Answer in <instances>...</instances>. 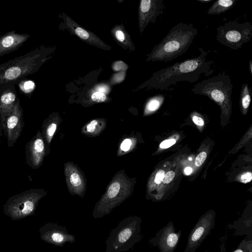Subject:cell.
<instances>
[{"mask_svg": "<svg viewBox=\"0 0 252 252\" xmlns=\"http://www.w3.org/2000/svg\"><path fill=\"white\" fill-rule=\"evenodd\" d=\"M249 66L250 72L252 75V60H250L249 61Z\"/></svg>", "mask_w": 252, "mask_h": 252, "instance_id": "obj_38", "label": "cell"}, {"mask_svg": "<svg viewBox=\"0 0 252 252\" xmlns=\"http://www.w3.org/2000/svg\"><path fill=\"white\" fill-rule=\"evenodd\" d=\"M207 158V154L205 152H202L199 153L195 160V164L196 166H201L205 161Z\"/></svg>", "mask_w": 252, "mask_h": 252, "instance_id": "obj_24", "label": "cell"}, {"mask_svg": "<svg viewBox=\"0 0 252 252\" xmlns=\"http://www.w3.org/2000/svg\"><path fill=\"white\" fill-rule=\"evenodd\" d=\"M3 129L2 124L1 122H0V137L2 135V130Z\"/></svg>", "mask_w": 252, "mask_h": 252, "instance_id": "obj_37", "label": "cell"}, {"mask_svg": "<svg viewBox=\"0 0 252 252\" xmlns=\"http://www.w3.org/2000/svg\"><path fill=\"white\" fill-rule=\"evenodd\" d=\"M26 163L33 169L38 168L44 160L47 150L41 131L38 130L25 147Z\"/></svg>", "mask_w": 252, "mask_h": 252, "instance_id": "obj_10", "label": "cell"}, {"mask_svg": "<svg viewBox=\"0 0 252 252\" xmlns=\"http://www.w3.org/2000/svg\"><path fill=\"white\" fill-rule=\"evenodd\" d=\"M141 222L142 219L138 216L131 215L122 220L109 233L105 252H125L132 249L143 238Z\"/></svg>", "mask_w": 252, "mask_h": 252, "instance_id": "obj_4", "label": "cell"}, {"mask_svg": "<svg viewBox=\"0 0 252 252\" xmlns=\"http://www.w3.org/2000/svg\"><path fill=\"white\" fill-rule=\"evenodd\" d=\"M164 176V171L163 170H158L155 176V182L157 184H159L163 180Z\"/></svg>", "mask_w": 252, "mask_h": 252, "instance_id": "obj_30", "label": "cell"}, {"mask_svg": "<svg viewBox=\"0 0 252 252\" xmlns=\"http://www.w3.org/2000/svg\"><path fill=\"white\" fill-rule=\"evenodd\" d=\"M34 87V83L32 81H28L25 83L24 88L26 90H30Z\"/></svg>", "mask_w": 252, "mask_h": 252, "instance_id": "obj_34", "label": "cell"}, {"mask_svg": "<svg viewBox=\"0 0 252 252\" xmlns=\"http://www.w3.org/2000/svg\"><path fill=\"white\" fill-rule=\"evenodd\" d=\"M229 229L235 230L234 235H246V238L252 240V216H243L238 220L228 225Z\"/></svg>", "mask_w": 252, "mask_h": 252, "instance_id": "obj_15", "label": "cell"}, {"mask_svg": "<svg viewBox=\"0 0 252 252\" xmlns=\"http://www.w3.org/2000/svg\"><path fill=\"white\" fill-rule=\"evenodd\" d=\"M131 185L130 179L124 174L116 175L96 203L93 211L94 218H101L109 214L114 208L123 203L130 194Z\"/></svg>", "mask_w": 252, "mask_h": 252, "instance_id": "obj_5", "label": "cell"}, {"mask_svg": "<svg viewBox=\"0 0 252 252\" xmlns=\"http://www.w3.org/2000/svg\"><path fill=\"white\" fill-rule=\"evenodd\" d=\"M76 34L83 39H87L89 37V33L81 28L78 27L75 30Z\"/></svg>", "mask_w": 252, "mask_h": 252, "instance_id": "obj_25", "label": "cell"}, {"mask_svg": "<svg viewBox=\"0 0 252 252\" xmlns=\"http://www.w3.org/2000/svg\"><path fill=\"white\" fill-rule=\"evenodd\" d=\"M14 42V39L12 36H8L5 37L2 41V45L5 47L11 46Z\"/></svg>", "mask_w": 252, "mask_h": 252, "instance_id": "obj_31", "label": "cell"}, {"mask_svg": "<svg viewBox=\"0 0 252 252\" xmlns=\"http://www.w3.org/2000/svg\"><path fill=\"white\" fill-rule=\"evenodd\" d=\"M115 35L117 39L121 42H123L125 39V35L121 31H117L116 32Z\"/></svg>", "mask_w": 252, "mask_h": 252, "instance_id": "obj_35", "label": "cell"}, {"mask_svg": "<svg viewBox=\"0 0 252 252\" xmlns=\"http://www.w3.org/2000/svg\"><path fill=\"white\" fill-rule=\"evenodd\" d=\"M164 100V96L161 94L156 95L151 99L146 105V110L154 111L157 110Z\"/></svg>", "mask_w": 252, "mask_h": 252, "instance_id": "obj_20", "label": "cell"}, {"mask_svg": "<svg viewBox=\"0 0 252 252\" xmlns=\"http://www.w3.org/2000/svg\"><path fill=\"white\" fill-rule=\"evenodd\" d=\"M233 86L229 75L223 71L197 83L191 91L196 94L207 96L220 106L223 115L228 116L231 110Z\"/></svg>", "mask_w": 252, "mask_h": 252, "instance_id": "obj_3", "label": "cell"}, {"mask_svg": "<svg viewBox=\"0 0 252 252\" xmlns=\"http://www.w3.org/2000/svg\"><path fill=\"white\" fill-rule=\"evenodd\" d=\"M200 54L196 57L178 62L161 69L154 73L149 84L153 88L166 90L180 82L190 83L198 81L202 75L207 77L212 74L213 61L208 60L207 51L199 48Z\"/></svg>", "mask_w": 252, "mask_h": 252, "instance_id": "obj_1", "label": "cell"}, {"mask_svg": "<svg viewBox=\"0 0 252 252\" xmlns=\"http://www.w3.org/2000/svg\"><path fill=\"white\" fill-rule=\"evenodd\" d=\"M192 171V169L190 167H187L184 170L185 173L187 175L190 174Z\"/></svg>", "mask_w": 252, "mask_h": 252, "instance_id": "obj_36", "label": "cell"}, {"mask_svg": "<svg viewBox=\"0 0 252 252\" xmlns=\"http://www.w3.org/2000/svg\"><path fill=\"white\" fill-rule=\"evenodd\" d=\"M235 0H219L215 1L207 11L209 15H220L231 9L235 4Z\"/></svg>", "mask_w": 252, "mask_h": 252, "instance_id": "obj_17", "label": "cell"}, {"mask_svg": "<svg viewBox=\"0 0 252 252\" xmlns=\"http://www.w3.org/2000/svg\"><path fill=\"white\" fill-rule=\"evenodd\" d=\"M182 230L176 232L172 221L161 228L156 235L149 239V244L158 247L160 252H174L181 237Z\"/></svg>", "mask_w": 252, "mask_h": 252, "instance_id": "obj_9", "label": "cell"}, {"mask_svg": "<svg viewBox=\"0 0 252 252\" xmlns=\"http://www.w3.org/2000/svg\"><path fill=\"white\" fill-rule=\"evenodd\" d=\"M198 33L192 24H177L155 46L147 61L167 62L185 53Z\"/></svg>", "mask_w": 252, "mask_h": 252, "instance_id": "obj_2", "label": "cell"}, {"mask_svg": "<svg viewBox=\"0 0 252 252\" xmlns=\"http://www.w3.org/2000/svg\"><path fill=\"white\" fill-rule=\"evenodd\" d=\"M106 123L104 120L95 119L87 124L83 128V132L89 136H94L99 134L104 128Z\"/></svg>", "mask_w": 252, "mask_h": 252, "instance_id": "obj_18", "label": "cell"}, {"mask_svg": "<svg viewBox=\"0 0 252 252\" xmlns=\"http://www.w3.org/2000/svg\"><path fill=\"white\" fill-rule=\"evenodd\" d=\"M132 145V141L130 139H125L121 144L120 148L124 152L128 151Z\"/></svg>", "mask_w": 252, "mask_h": 252, "instance_id": "obj_26", "label": "cell"}, {"mask_svg": "<svg viewBox=\"0 0 252 252\" xmlns=\"http://www.w3.org/2000/svg\"><path fill=\"white\" fill-rule=\"evenodd\" d=\"M176 143V140L174 139L165 140L162 141L159 146L160 148L166 149L173 145Z\"/></svg>", "mask_w": 252, "mask_h": 252, "instance_id": "obj_27", "label": "cell"}, {"mask_svg": "<svg viewBox=\"0 0 252 252\" xmlns=\"http://www.w3.org/2000/svg\"><path fill=\"white\" fill-rule=\"evenodd\" d=\"M46 193L41 189H31L10 197L6 207L11 212L27 215L34 210L39 200Z\"/></svg>", "mask_w": 252, "mask_h": 252, "instance_id": "obj_7", "label": "cell"}, {"mask_svg": "<svg viewBox=\"0 0 252 252\" xmlns=\"http://www.w3.org/2000/svg\"><path fill=\"white\" fill-rule=\"evenodd\" d=\"M92 100L96 102H101L104 101L106 99L105 94L102 92H95L92 95Z\"/></svg>", "mask_w": 252, "mask_h": 252, "instance_id": "obj_23", "label": "cell"}, {"mask_svg": "<svg viewBox=\"0 0 252 252\" xmlns=\"http://www.w3.org/2000/svg\"><path fill=\"white\" fill-rule=\"evenodd\" d=\"M204 252H208L207 251H205Z\"/></svg>", "mask_w": 252, "mask_h": 252, "instance_id": "obj_40", "label": "cell"}, {"mask_svg": "<svg viewBox=\"0 0 252 252\" xmlns=\"http://www.w3.org/2000/svg\"><path fill=\"white\" fill-rule=\"evenodd\" d=\"M251 89L247 83H244L241 87L240 105L242 111L246 113L248 111L251 102Z\"/></svg>", "mask_w": 252, "mask_h": 252, "instance_id": "obj_19", "label": "cell"}, {"mask_svg": "<svg viewBox=\"0 0 252 252\" xmlns=\"http://www.w3.org/2000/svg\"><path fill=\"white\" fill-rule=\"evenodd\" d=\"M55 117H49L42 124V136L45 142L46 150L50 145L52 138L57 130L58 122Z\"/></svg>", "mask_w": 252, "mask_h": 252, "instance_id": "obj_16", "label": "cell"}, {"mask_svg": "<svg viewBox=\"0 0 252 252\" xmlns=\"http://www.w3.org/2000/svg\"><path fill=\"white\" fill-rule=\"evenodd\" d=\"M23 115L19 105H16L7 117L3 126L7 138V146L12 147L20 136L24 126Z\"/></svg>", "mask_w": 252, "mask_h": 252, "instance_id": "obj_11", "label": "cell"}, {"mask_svg": "<svg viewBox=\"0 0 252 252\" xmlns=\"http://www.w3.org/2000/svg\"><path fill=\"white\" fill-rule=\"evenodd\" d=\"M175 173L172 171H169L164 174L162 182L164 184L169 183L174 178Z\"/></svg>", "mask_w": 252, "mask_h": 252, "instance_id": "obj_29", "label": "cell"}, {"mask_svg": "<svg viewBox=\"0 0 252 252\" xmlns=\"http://www.w3.org/2000/svg\"><path fill=\"white\" fill-rule=\"evenodd\" d=\"M199 2H202V3H207L211 1V0H197Z\"/></svg>", "mask_w": 252, "mask_h": 252, "instance_id": "obj_39", "label": "cell"}, {"mask_svg": "<svg viewBox=\"0 0 252 252\" xmlns=\"http://www.w3.org/2000/svg\"><path fill=\"white\" fill-rule=\"evenodd\" d=\"M192 121L194 124L199 126H202L204 124V120L200 117L194 115L192 117Z\"/></svg>", "mask_w": 252, "mask_h": 252, "instance_id": "obj_32", "label": "cell"}, {"mask_svg": "<svg viewBox=\"0 0 252 252\" xmlns=\"http://www.w3.org/2000/svg\"><path fill=\"white\" fill-rule=\"evenodd\" d=\"M64 174L69 192L82 197L86 190V183L79 169L71 162L66 163Z\"/></svg>", "mask_w": 252, "mask_h": 252, "instance_id": "obj_12", "label": "cell"}, {"mask_svg": "<svg viewBox=\"0 0 252 252\" xmlns=\"http://www.w3.org/2000/svg\"><path fill=\"white\" fill-rule=\"evenodd\" d=\"M232 252H252V240L245 237L236 249Z\"/></svg>", "mask_w": 252, "mask_h": 252, "instance_id": "obj_21", "label": "cell"}, {"mask_svg": "<svg viewBox=\"0 0 252 252\" xmlns=\"http://www.w3.org/2000/svg\"><path fill=\"white\" fill-rule=\"evenodd\" d=\"M48 228L45 237L53 245L63 247L66 243L72 244L75 242L74 235L69 233L65 226L55 223L50 224Z\"/></svg>", "mask_w": 252, "mask_h": 252, "instance_id": "obj_14", "label": "cell"}, {"mask_svg": "<svg viewBox=\"0 0 252 252\" xmlns=\"http://www.w3.org/2000/svg\"><path fill=\"white\" fill-rule=\"evenodd\" d=\"M216 213L213 210L202 215L190 232L184 252H195L214 228Z\"/></svg>", "mask_w": 252, "mask_h": 252, "instance_id": "obj_8", "label": "cell"}, {"mask_svg": "<svg viewBox=\"0 0 252 252\" xmlns=\"http://www.w3.org/2000/svg\"><path fill=\"white\" fill-rule=\"evenodd\" d=\"M125 65H126L125 63L121 61H118L114 65L113 68L114 69L118 71L122 69V68L125 69Z\"/></svg>", "mask_w": 252, "mask_h": 252, "instance_id": "obj_33", "label": "cell"}, {"mask_svg": "<svg viewBox=\"0 0 252 252\" xmlns=\"http://www.w3.org/2000/svg\"><path fill=\"white\" fill-rule=\"evenodd\" d=\"M164 9L162 0H142L140 1V28L144 29L150 22L155 23L157 18L162 13Z\"/></svg>", "mask_w": 252, "mask_h": 252, "instance_id": "obj_13", "label": "cell"}, {"mask_svg": "<svg viewBox=\"0 0 252 252\" xmlns=\"http://www.w3.org/2000/svg\"><path fill=\"white\" fill-rule=\"evenodd\" d=\"M21 73V68L17 66L10 67L5 72V77L8 80L14 79L18 77Z\"/></svg>", "mask_w": 252, "mask_h": 252, "instance_id": "obj_22", "label": "cell"}, {"mask_svg": "<svg viewBox=\"0 0 252 252\" xmlns=\"http://www.w3.org/2000/svg\"><path fill=\"white\" fill-rule=\"evenodd\" d=\"M217 31V41L236 50L252 39V24L248 22L230 21L218 27Z\"/></svg>", "mask_w": 252, "mask_h": 252, "instance_id": "obj_6", "label": "cell"}, {"mask_svg": "<svg viewBox=\"0 0 252 252\" xmlns=\"http://www.w3.org/2000/svg\"><path fill=\"white\" fill-rule=\"evenodd\" d=\"M252 179V174L251 172L243 173L240 177V181L243 183L250 182Z\"/></svg>", "mask_w": 252, "mask_h": 252, "instance_id": "obj_28", "label": "cell"}]
</instances>
